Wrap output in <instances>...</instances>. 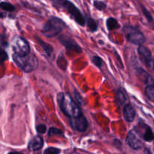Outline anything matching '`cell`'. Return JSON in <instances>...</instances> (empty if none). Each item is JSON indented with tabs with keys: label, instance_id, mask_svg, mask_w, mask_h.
Returning <instances> with one entry per match:
<instances>
[{
	"label": "cell",
	"instance_id": "obj_11",
	"mask_svg": "<svg viewBox=\"0 0 154 154\" xmlns=\"http://www.w3.org/2000/svg\"><path fill=\"white\" fill-rule=\"evenodd\" d=\"M59 40L67 49L77 53H80L82 51V48H80V46L70 37L63 35V36H60L59 38Z\"/></svg>",
	"mask_w": 154,
	"mask_h": 154
},
{
	"label": "cell",
	"instance_id": "obj_17",
	"mask_svg": "<svg viewBox=\"0 0 154 154\" xmlns=\"http://www.w3.org/2000/svg\"><path fill=\"white\" fill-rule=\"evenodd\" d=\"M116 100L119 106H124L126 102V96L121 89H118L116 94Z\"/></svg>",
	"mask_w": 154,
	"mask_h": 154
},
{
	"label": "cell",
	"instance_id": "obj_19",
	"mask_svg": "<svg viewBox=\"0 0 154 154\" xmlns=\"http://www.w3.org/2000/svg\"><path fill=\"white\" fill-rule=\"evenodd\" d=\"M0 8L4 11H9V12H11V11H14L15 10V7L12 5V4L9 3V2H0Z\"/></svg>",
	"mask_w": 154,
	"mask_h": 154
},
{
	"label": "cell",
	"instance_id": "obj_9",
	"mask_svg": "<svg viewBox=\"0 0 154 154\" xmlns=\"http://www.w3.org/2000/svg\"><path fill=\"white\" fill-rule=\"evenodd\" d=\"M70 125L74 130L84 132L88 129V122L84 115H81L75 118H71Z\"/></svg>",
	"mask_w": 154,
	"mask_h": 154
},
{
	"label": "cell",
	"instance_id": "obj_24",
	"mask_svg": "<svg viewBox=\"0 0 154 154\" xmlns=\"http://www.w3.org/2000/svg\"><path fill=\"white\" fill-rule=\"evenodd\" d=\"M60 149L56 147H48L44 151V154H59Z\"/></svg>",
	"mask_w": 154,
	"mask_h": 154
},
{
	"label": "cell",
	"instance_id": "obj_1",
	"mask_svg": "<svg viewBox=\"0 0 154 154\" xmlns=\"http://www.w3.org/2000/svg\"><path fill=\"white\" fill-rule=\"evenodd\" d=\"M57 103L60 110L69 119L82 115V110L69 94L60 92L57 94Z\"/></svg>",
	"mask_w": 154,
	"mask_h": 154
},
{
	"label": "cell",
	"instance_id": "obj_7",
	"mask_svg": "<svg viewBox=\"0 0 154 154\" xmlns=\"http://www.w3.org/2000/svg\"><path fill=\"white\" fill-rule=\"evenodd\" d=\"M137 52H138L140 60L144 63L145 66L149 70H154V59L149 50L145 46L140 45L137 48Z\"/></svg>",
	"mask_w": 154,
	"mask_h": 154
},
{
	"label": "cell",
	"instance_id": "obj_22",
	"mask_svg": "<svg viewBox=\"0 0 154 154\" xmlns=\"http://www.w3.org/2000/svg\"><path fill=\"white\" fill-rule=\"evenodd\" d=\"M48 136H52L55 135V134H57V135H63V132L60 129L57 128H50L49 130H48Z\"/></svg>",
	"mask_w": 154,
	"mask_h": 154
},
{
	"label": "cell",
	"instance_id": "obj_14",
	"mask_svg": "<svg viewBox=\"0 0 154 154\" xmlns=\"http://www.w3.org/2000/svg\"><path fill=\"white\" fill-rule=\"evenodd\" d=\"M122 112H123L124 118H125L127 122H131L134 121L136 116V112L135 109H134V107L130 103H127V104L124 105Z\"/></svg>",
	"mask_w": 154,
	"mask_h": 154
},
{
	"label": "cell",
	"instance_id": "obj_16",
	"mask_svg": "<svg viewBox=\"0 0 154 154\" xmlns=\"http://www.w3.org/2000/svg\"><path fill=\"white\" fill-rule=\"evenodd\" d=\"M106 27H107L108 30L112 31L114 29H119L120 27V25L118 23L117 20L113 17H109L106 20Z\"/></svg>",
	"mask_w": 154,
	"mask_h": 154
},
{
	"label": "cell",
	"instance_id": "obj_4",
	"mask_svg": "<svg viewBox=\"0 0 154 154\" xmlns=\"http://www.w3.org/2000/svg\"><path fill=\"white\" fill-rule=\"evenodd\" d=\"M65 27V23L61 19L52 17L45 23L42 29V35L51 38L59 35Z\"/></svg>",
	"mask_w": 154,
	"mask_h": 154
},
{
	"label": "cell",
	"instance_id": "obj_25",
	"mask_svg": "<svg viewBox=\"0 0 154 154\" xmlns=\"http://www.w3.org/2000/svg\"><path fill=\"white\" fill-rule=\"evenodd\" d=\"M91 60H92L93 63H94L95 66H97V67H101L103 61H102V59L100 58V57H98V56H94V57H92V59H91Z\"/></svg>",
	"mask_w": 154,
	"mask_h": 154
},
{
	"label": "cell",
	"instance_id": "obj_15",
	"mask_svg": "<svg viewBox=\"0 0 154 154\" xmlns=\"http://www.w3.org/2000/svg\"><path fill=\"white\" fill-rule=\"evenodd\" d=\"M35 38H36V39L38 40V43L40 44L41 47H42V49L44 50V51L45 52V54H46L48 57H50V56L52 54L53 51H54V50H53L52 46H51V45H49V44L47 43V42H44L43 40H42V39L38 38V37H35Z\"/></svg>",
	"mask_w": 154,
	"mask_h": 154
},
{
	"label": "cell",
	"instance_id": "obj_3",
	"mask_svg": "<svg viewBox=\"0 0 154 154\" xmlns=\"http://www.w3.org/2000/svg\"><path fill=\"white\" fill-rule=\"evenodd\" d=\"M13 60L17 66L26 72H30L38 66V59L32 53L26 56H18L13 54Z\"/></svg>",
	"mask_w": 154,
	"mask_h": 154
},
{
	"label": "cell",
	"instance_id": "obj_6",
	"mask_svg": "<svg viewBox=\"0 0 154 154\" xmlns=\"http://www.w3.org/2000/svg\"><path fill=\"white\" fill-rule=\"evenodd\" d=\"M12 49L14 54L18 56H26L30 53L29 45L26 39L20 36H16L12 43Z\"/></svg>",
	"mask_w": 154,
	"mask_h": 154
},
{
	"label": "cell",
	"instance_id": "obj_18",
	"mask_svg": "<svg viewBox=\"0 0 154 154\" xmlns=\"http://www.w3.org/2000/svg\"><path fill=\"white\" fill-rule=\"evenodd\" d=\"M145 94L149 100L154 103V85H147L145 88Z\"/></svg>",
	"mask_w": 154,
	"mask_h": 154
},
{
	"label": "cell",
	"instance_id": "obj_27",
	"mask_svg": "<svg viewBox=\"0 0 154 154\" xmlns=\"http://www.w3.org/2000/svg\"><path fill=\"white\" fill-rule=\"evenodd\" d=\"M143 14H144V15L146 16V17L148 19V20H152V17H151L150 14H149V12H148V11H146V10L145 9V8H143Z\"/></svg>",
	"mask_w": 154,
	"mask_h": 154
},
{
	"label": "cell",
	"instance_id": "obj_2",
	"mask_svg": "<svg viewBox=\"0 0 154 154\" xmlns=\"http://www.w3.org/2000/svg\"><path fill=\"white\" fill-rule=\"evenodd\" d=\"M51 1L55 7L65 10L78 24L81 26L85 25L86 20L83 14H82L80 10L70 1L69 0H51Z\"/></svg>",
	"mask_w": 154,
	"mask_h": 154
},
{
	"label": "cell",
	"instance_id": "obj_13",
	"mask_svg": "<svg viewBox=\"0 0 154 154\" xmlns=\"http://www.w3.org/2000/svg\"><path fill=\"white\" fill-rule=\"evenodd\" d=\"M43 144L44 140L42 136L36 135L29 140L28 143V148L32 151L38 150L43 146Z\"/></svg>",
	"mask_w": 154,
	"mask_h": 154
},
{
	"label": "cell",
	"instance_id": "obj_8",
	"mask_svg": "<svg viewBox=\"0 0 154 154\" xmlns=\"http://www.w3.org/2000/svg\"><path fill=\"white\" fill-rule=\"evenodd\" d=\"M134 131L145 141H152L154 140V134L152 133L150 127L143 122H140L134 128Z\"/></svg>",
	"mask_w": 154,
	"mask_h": 154
},
{
	"label": "cell",
	"instance_id": "obj_28",
	"mask_svg": "<svg viewBox=\"0 0 154 154\" xmlns=\"http://www.w3.org/2000/svg\"><path fill=\"white\" fill-rule=\"evenodd\" d=\"M8 154H23V153H22V152H10Z\"/></svg>",
	"mask_w": 154,
	"mask_h": 154
},
{
	"label": "cell",
	"instance_id": "obj_10",
	"mask_svg": "<svg viewBox=\"0 0 154 154\" xmlns=\"http://www.w3.org/2000/svg\"><path fill=\"white\" fill-rule=\"evenodd\" d=\"M126 142L128 146L134 149H139L143 146L141 137L134 129L131 130L127 134Z\"/></svg>",
	"mask_w": 154,
	"mask_h": 154
},
{
	"label": "cell",
	"instance_id": "obj_20",
	"mask_svg": "<svg viewBox=\"0 0 154 154\" xmlns=\"http://www.w3.org/2000/svg\"><path fill=\"white\" fill-rule=\"evenodd\" d=\"M86 24L88 30L91 31V32H95L97 29V23L92 18H88L86 20Z\"/></svg>",
	"mask_w": 154,
	"mask_h": 154
},
{
	"label": "cell",
	"instance_id": "obj_26",
	"mask_svg": "<svg viewBox=\"0 0 154 154\" xmlns=\"http://www.w3.org/2000/svg\"><path fill=\"white\" fill-rule=\"evenodd\" d=\"M35 128H36L37 132L39 134H44L47 131V128L45 125H38Z\"/></svg>",
	"mask_w": 154,
	"mask_h": 154
},
{
	"label": "cell",
	"instance_id": "obj_23",
	"mask_svg": "<svg viewBox=\"0 0 154 154\" xmlns=\"http://www.w3.org/2000/svg\"><path fill=\"white\" fill-rule=\"evenodd\" d=\"M7 59H8V54H7L6 51L2 47H0V64L4 63Z\"/></svg>",
	"mask_w": 154,
	"mask_h": 154
},
{
	"label": "cell",
	"instance_id": "obj_29",
	"mask_svg": "<svg viewBox=\"0 0 154 154\" xmlns=\"http://www.w3.org/2000/svg\"><path fill=\"white\" fill-rule=\"evenodd\" d=\"M153 85H154V82H153Z\"/></svg>",
	"mask_w": 154,
	"mask_h": 154
},
{
	"label": "cell",
	"instance_id": "obj_21",
	"mask_svg": "<svg viewBox=\"0 0 154 154\" xmlns=\"http://www.w3.org/2000/svg\"><path fill=\"white\" fill-rule=\"evenodd\" d=\"M94 6L95 7V8H97V10H100V11H103V10L106 9V5L102 1H98V0H95L94 1Z\"/></svg>",
	"mask_w": 154,
	"mask_h": 154
},
{
	"label": "cell",
	"instance_id": "obj_12",
	"mask_svg": "<svg viewBox=\"0 0 154 154\" xmlns=\"http://www.w3.org/2000/svg\"><path fill=\"white\" fill-rule=\"evenodd\" d=\"M136 75L138 77L139 79L143 83L148 84V85H153L154 80L152 79V76L147 72H146L144 69H141V68L137 69H136Z\"/></svg>",
	"mask_w": 154,
	"mask_h": 154
},
{
	"label": "cell",
	"instance_id": "obj_5",
	"mask_svg": "<svg viewBox=\"0 0 154 154\" xmlns=\"http://www.w3.org/2000/svg\"><path fill=\"white\" fill-rule=\"evenodd\" d=\"M123 33L127 40L134 45H143L146 41L144 35L140 32L137 28L130 25H126L123 26Z\"/></svg>",
	"mask_w": 154,
	"mask_h": 154
}]
</instances>
